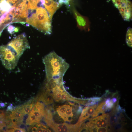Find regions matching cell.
<instances>
[{"label":"cell","instance_id":"obj_1","mask_svg":"<svg viewBox=\"0 0 132 132\" xmlns=\"http://www.w3.org/2000/svg\"><path fill=\"white\" fill-rule=\"evenodd\" d=\"M47 80L62 79L69 65L54 52H51L43 59Z\"/></svg>","mask_w":132,"mask_h":132},{"label":"cell","instance_id":"obj_2","mask_svg":"<svg viewBox=\"0 0 132 132\" xmlns=\"http://www.w3.org/2000/svg\"><path fill=\"white\" fill-rule=\"evenodd\" d=\"M34 9L27 8L26 23L45 34L52 32L51 22L44 5Z\"/></svg>","mask_w":132,"mask_h":132},{"label":"cell","instance_id":"obj_3","mask_svg":"<svg viewBox=\"0 0 132 132\" xmlns=\"http://www.w3.org/2000/svg\"><path fill=\"white\" fill-rule=\"evenodd\" d=\"M20 58L11 50L7 45L0 46V58L3 65L7 69H14Z\"/></svg>","mask_w":132,"mask_h":132},{"label":"cell","instance_id":"obj_4","mask_svg":"<svg viewBox=\"0 0 132 132\" xmlns=\"http://www.w3.org/2000/svg\"><path fill=\"white\" fill-rule=\"evenodd\" d=\"M7 45L12 51L20 57L26 50L30 48L26 36L24 33L16 37Z\"/></svg>","mask_w":132,"mask_h":132},{"label":"cell","instance_id":"obj_5","mask_svg":"<svg viewBox=\"0 0 132 132\" xmlns=\"http://www.w3.org/2000/svg\"><path fill=\"white\" fill-rule=\"evenodd\" d=\"M114 6L119 10L123 19L129 21L132 19V5L129 0H111Z\"/></svg>","mask_w":132,"mask_h":132},{"label":"cell","instance_id":"obj_6","mask_svg":"<svg viewBox=\"0 0 132 132\" xmlns=\"http://www.w3.org/2000/svg\"><path fill=\"white\" fill-rule=\"evenodd\" d=\"M47 125L56 132H73L77 131L80 123L78 122L75 125L69 124L66 123L58 124L55 123L52 119L47 123Z\"/></svg>","mask_w":132,"mask_h":132},{"label":"cell","instance_id":"obj_7","mask_svg":"<svg viewBox=\"0 0 132 132\" xmlns=\"http://www.w3.org/2000/svg\"><path fill=\"white\" fill-rule=\"evenodd\" d=\"M73 11L76 18L77 26L81 30H90V22L88 18L80 14L75 9Z\"/></svg>","mask_w":132,"mask_h":132},{"label":"cell","instance_id":"obj_8","mask_svg":"<svg viewBox=\"0 0 132 132\" xmlns=\"http://www.w3.org/2000/svg\"><path fill=\"white\" fill-rule=\"evenodd\" d=\"M44 5L45 8L51 21L53 15L60 5L53 0H44Z\"/></svg>","mask_w":132,"mask_h":132},{"label":"cell","instance_id":"obj_9","mask_svg":"<svg viewBox=\"0 0 132 132\" xmlns=\"http://www.w3.org/2000/svg\"><path fill=\"white\" fill-rule=\"evenodd\" d=\"M46 89V91L38 97V100L42 101L46 105L52 103L53 102V95L50 92V90Z\"/></svg>","mask_w":132,"mask_h":132},{"label":"cell","instance_id":"obj_10","mask_svg":"<svg viewBox=\"0 0 132 132\" xmlns=\"http://www.w3.org/2000/svg\"><path fill=\"white\" fill-rule=\"evenodd\" d=\"M23 115L21 111L16 109L13 111L11 114L9 116L10 117H13L16 119L20 123L22 122L23 118Z\"/></svg>","mask_w":132,"mask_h":132},{"label":"cell","instance_id":"obj_11","mask_svg":"<svg viewBox=\"0 0 132 132\" xmlns=\"http://www.w3.org/2000/svg\"><path fill=\"white\" fill-rule=\"evenodd\" d=\"M34 104V103L33 102H32L31 104L28 103L24 104L20 107V111L23 115L29 112Z\"/></svg>","mask_w":132,"mask_h":132},{"label":"cell","instance_id":"obj_12","mask_svg":"<svg viewBox=\"0 0 132 132\" xmlns=\"http://www.w3.org/2000/svg\"><path fill=\"white\" fill-rule=\"evenodd\" d=\"M28 117L26 119V124L29 125L35 123H39L40 120L32 113L29 112Z\"/></svg>","mask_w":132,"mask_h":132},{"label":"cell","instance_id":"obj_13","mask_svg":"<svg viewBox=\"0 0 132 132\" xmlns=\"http://www.w3.org/2000/svg\"><path fill=\"white\" fill-rule=\"evenodd\" d=\"M132 29L129 27L128 28L126 35V42L129 47H132Z\"/></svg>","mask_w":132,"mask_h":132},{"label":"cell","instance_id":"obj_14","mask_svg":"<svg viewBox=\"0 0 132 132\" xmlns=\"http://www.w3.org/2000/svg\"><path fill=\"white\" fill-rule=\"evenodd\" d=\"M44 106L43 103L38 101L33 108L31 111H38L44 114Z\"/></svg>","mask_w":132,"mask_h":132},{"label":"cell","instance_id":"obj_15","mask_svg":"<svg viewBox=\"0 0 132 132\" xmlns=\"http://www.w3.org/2000/svg\"><path fill=\"white\" fill-rule=\"evenodd\" d=\"M67 105H65L59 107L57 110L59 115L65 120V113Z\"/></svg>","mask_w":132,"mask_h":132},{"label":"cell","instance_id":"obj_16","mask_svg":"<svg viewBox=\"0 0 132 132\" xmlns=\"http://www.w3.org/2000/svg\"><path fill=\"white\" fill-rule=\"evenodd\" d=\"M5 115V112L3 110H0V131L6 126L4 121Z\"/></svg>","mask_w":132,"mask_h":132},{"label":"cell","instance_id":"obj_17","mask_svg":"<svg viewBox=\"0 0 132 132\" xmlns=\"http://www.w3.org/2000/svg\"><path fill=\"white\" fill-rule=\"evenodd\" d=\"M73 116L72 107L69 105H67L65 113L66 121H68V118L71 117Z\"/></svg>","mask_w":132,"mask_h":132},{"label":"cell","instance_id":"obj_18","mask_svg":"<svg viewBox=\"0 0 132 132\" xmlns=\"http://www.w3.org/2000/svg\"><path fill=\"white\" fill-rule=\"evenodd\" d=\"M60 5L64 4L68 6L70 0H53Z\"/></svg>","mask_w":132,"mask_h":132},{"label":"cell","instance_id":"obj_19","mask_svg":"<svg viewBox=\"0 0 132 132\" xmlns=\"http://www.w3.org/2000/svg\"><path fill=\"white\" fill-rule=\"evenodd\" d=\"M7 132H25V130L24 129L20 128H14L13 129H8L6 131Z\"/></svg>","mask_w":132,"mask_h":132},{"label":"cell","instance_id":"obj_20","mask_svg":"<svg viewBox=\"0 0 132 132\" xmlns=\"http://www.w3.org/2000/svg\"><path fill=\"white\" fill-rule=\"evenodd\" d=\"M96 106H94L90 107H88L87 110V112L89 115H92L94 112L95 108Z\"/></svg>","mask_w":132,"mask_h":132},{"label":"cell","instance_id":"obj_21","mask_svg":"<svg viewBox=\"0 0 132 132\" xmlns=\"http://www.w3.org/2000/svg\"><path fill=\"white\" fill-rule=\"evenodd\" d=\"M15 28L14 26L10 24L7 27V30L10 34H12L14 33V29Z\"/></svg>","mask_w":132,"mask_h":132},{"label":"cell","instance_id":"obj_22","mask_svg":"<svg viewBox=\"0 0 132 132\" xmlns=\"http://www.w3.org/2000/svg\"><path fill=\"white\" fill-rule=\"evenodd\" d=\"M107 131V129L104 127L100 128L97 130L98 132H106Z\"/></svg>","mask_w":132,"mask_h":132},{"label":"cell","instance_id":"obj_23","mask_svg":"<svg viewBox=\"0 0 132 132\" xmlns=\"http://www.w3.org/2000/svg\"><path fill=\"white\" fill-rule=\"evenodd\" d=\"M111 120L112 122H116L117 120V117L115 115L113 116L112 117Z\"/></svg>","mask_w":132,"mask_h":132},{"label":"cell","instance_id":"obj_24","mask_svg":"<svg viewBox=\"0 0 132 132\" xmlns=\"http://www.w3.org/2000/svg\"><path fill=\"white\" fill-rule=\"evenodd\" d=\"M7 109L9 111H11L13 110V108L11 105H9L7 107Z\"/></svg>","mask_w":132,"mask_h":132},{"label":"cell","instance_id":"obj_25","mask_svg":"<svg viewBox=\"0 0 132 132\" xmlns=\"http://www.w3.org/2000/svg\"><path fill=\"white\" fill-rule=\"evenodd\" d=\"M38 128L36 127H33L32 128V131L33 132H36L38 129Z\"/></svg>","mask_w":132,"mask_h":132},{"label":"cell","instance_id":"obj_26","mask_svg":"<svg viewBox=\"0 0 132 132\" xmlns=\"http://www.w3.org/2000/svg\"><path fill=\"white\" fill-rule=\"evenodd\" d=\"M19 28L18 27H15L14 29V32H17L19 31Z\"/></svg>","mask_w":132,"mask_h":132},{"label":"cell","instance_id":"obj_27","mask_svg":"<svg viewBox=\"0 0 132 132\" xmlns=\"http://www.w3.org/2000/svg\"><path fill=\"white\" fill-rule=\"evenodd\" d=\"M0 106L1 107H3L5 106V104L3 103H0Z\"/></svg>","mask_w":132,"mask_h":132},{"label":"cell","instance_id":"obj_28","mask_svg":"<svg viewBox=\"0 0 132 132\" xmlns=\"http://www.w3.org/2000/svg\"><path fill=\"white\" fill-rule=\"evenodd\" d=\"M121 119L122 121H124L125 120V118L124 117L121 116Z\"/></svg>","mask_w":132,"mask_h":132}]
</instances>
